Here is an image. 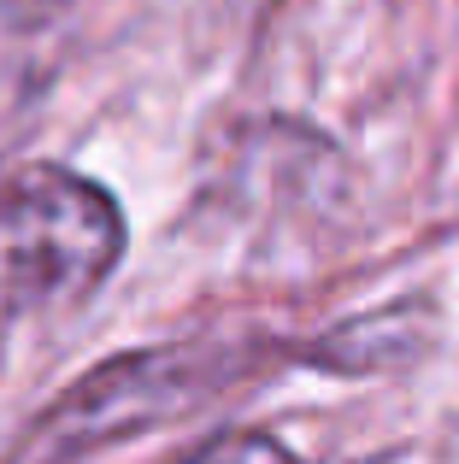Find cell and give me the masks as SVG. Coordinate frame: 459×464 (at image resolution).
<instances>
[{
	"mask_svg": "<svg viewBox=\"0 0 459 464\" xmlns=\"http://www.w3.org/2000/svg\"><path fill=\"white\" fill-rule=\"evenodd\" d=\"M183 464H300V453L265 430H224L212 441H200Z\"/></svg>",
	"mask_w": 459,
	"mask_h": 464,
	"instance_id": "cell-3",
	"label": "cell"
},
{
	"mask_svg": "<svg viewBox=\"0 0 459 464\" xmlns=\"http://www.w3.org/2000/svg\"><path fill=\"white\" fill-rule=\"evenodd\" d=\"M241 371H248V353L224 347L124 353V359L101 364L94 376H83L59 406H47V418L18 447V464H71L89 447H106L118 435H136L165 418H183V406H195L200 394L224 388Z\"/></svg>",
	"mask_w": 459,
	"mask_h": 464,
	"instance_id": "cell-2",
	"label": "cell"
},
{
	"mask_svg": "<svg viewBox=\"0 0 459 464\" xmlns=\"http://www.w3.org/2000/svg\"><path fill=\"white\" fill-rule=\"evenodd\" d=\"M124 253V212L77 170H24L0 188V329L59 317L94 295Z\"/></svg>",
	"mask_w": 459,
	"mask_h": 464,
	"instance_id": "cell-1",
	"label": "cell"
}]
</instances>
